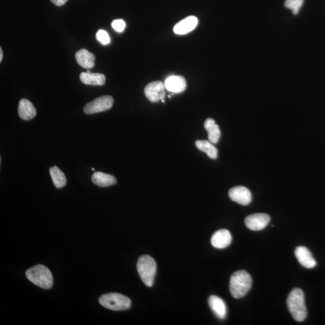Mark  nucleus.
Returning <instances> with one entry per match:
<instances>
[{
    "label": "nucleus",
    "instance_id": "obj_1",
    "mask_svg": "<svg viewBox=\"0 0 325 325\" xmlns=\"http://www.w3.org/2000/svg\"><path fill=\"white\" fill-rule=\"evenodd\" d=\"M252 278L244 270L234 272L230 278V290L231 295L236 299L243 297L248 293L252 286Z\"/></svg>",
    "mask_w": 325,
    "mask_h": 325
},
{
    "label": "nucleus",
    "instance_id": "obj_2",
    "mask_svg": "<svg viewBox=\"0 0 325 325\" xmlns=\"http://www.w3.org/2000/svg\"><path fill=\"white\" fill-rule=\"evenodd\" d=\"M287 304L288 309L294 320L303 321L306 319L307 311L303 290L298 288L291 290L287 297Z\"/></svg>",
    "mask_w": 325,
    "mask_h": 325
},
{
    "label": "nucleus",
    "instance_id": "obj_3",
    "mask_svg": "<svg viewBox=\"0 0 325 325\" xmlns=\"http://www.w3.org/2000/svg\"><path fill=\"white\" fill-rule=\"evenodd\" d=\"M26 274L29 281L42 289H49L53 286V277L51 271L42 264L30 268L27 270Z\"/></svg>",
    "mask_w": 325,
    "mask_h": 325
},
{
    "label": "nucleus",
    "instance_id": "obj_4",
    "mask_svg": "<svg viewBox=\"0 0 325 325\" xmlns=\"http://www.w3.org/2000/svg\"><path fill=\"white\" fill-rule=\"evenodd\" d=\"M137 272L143 283L152 287L157 271V264L153 257L148 255L140 256L137 263Z\"/></svg>",
    "mask_w": 325,
    "mask_h": 325
},
{
    "label": "nucleus",
    "instance_id": "obj_5",
    "mask_svg": "<svg viewBox=\"0 0 325 325\" xmlns=\"http://www.w3.org/2000/svg\"><path fill=\"white\" fill-rule=\"evenodd\" d=\"M99 303L107 309L114 311L128 310L132 305V302L128 297L118 293L103 294L99 297Z\"/></svg>",
    "mask_w": 325,
    "mask_h": 325
},
{
    "label": "nucleus",
    "instance_id": "obj_6",
    "mask_svg": "<svg viewBox=\"0 0 325 325\" xmlns=\"http://www.w3.org/2000/svg\"><path fill=\"white\" fill-rule=\"evenodd\" d=\"M113 98L110 96H103L93 100L84 107V112L90 115L99 112L106 111L113 106Z\"/></svg>",
    "mask_w": 325,
    "mask_h": 325
},
{
    "label": "nucleus",
    "instance_id": "obj_7",
    "mask_svg": "<svg viewBox=\"0 0 325 325\" xmlns=\"http://www.w3.org/2000/svg\"><path fill=\"white\" fill-rule=\"evenodd\" d=\"M165 86L162 82H154L146 86L144 92L151 102L156 103L165 98Z\"/></svg>",
    "mask_w": 325,
    "mask_h": 325
},
{
    "label": "nucleus",
    "instance_id": "obj_8",
    "mask_svg": "<svg viewBox=\"0 0 325 325\" xmlns=\"http://www.w3.org/2000/svg\"><path fill=\"white\" fill-rule=\"evenodd\" d=\"M270 220V217L268 214L256 213L247 216L244 220V223L247 229L251 230L260 231L265 229Z\"/></svg>",
    "mask_w": 325,
    "mask_h": 325
},
{
    "label": "nucleus",
    "instance_id": "obj_9",
    "mask_svg": "<svg viewBox=\"0 0 325 325\" xmlns=\"http://www.w3.org/2000/svg\"><path fill=\"white\" fill-rule=\"evenodd\" d=\"M230 199L242 206H247L252 201V195L248 189L243 186H236L229 190Z\"/></svg>",
    "mask_w": 325,
    "mask_h": 325
},
{
    "label": "nucleus",
    "instance_id": "obj_10",
    "mask_svg": "<svg viewBox=\"0 0 325 325\" xmlns=\"http://www.w3.org/2000/svg\"><path fill=\"white\" fill-rule=\"evenodd\" d=\"M294 254L298 261L302 266L307 269H312L316 266L317 263L309 249L304 246H298L294 251Z\"/></svg>",
    "mask_w": 325,
    "mask_h": 325
},
{
    "label": "nucleus",
    "instance_id": "obj_11",
    "mask_svg": "<svg viewBox=\"0 0 325 325\" xmlns=\"http://www.w3.org/2000/svg\"><path fill=\"white\" fill-rule=\"evenodd\" d=\"M232 241V236L230 231L223 229L217 231L211 239L212 246L217 249H223L229 246Z\"/></svg>",
    "mask_w": 325,
    "mask_h": 325
},
{
    "label": "nucleus",
    "instance_id": "obj_12",
    "mask_svg": "<svg viewBox=\"0 0 325 325\" xmlns=\"http://www.w3.org/2000/svg\"><path fill=\"white\" fill-rule=\"evenodd\" d=\"M198 20L194 16H190L180 21L174 27L173 32L177 35H186L196 28Z\"/></svg>",
    "mask_w": 325,
    "mask_h": 325
},
{
    "label": "nucleus",
    "instance_id": "obj_13",
    "mask_svg": "<svg viewBox=\"0 0 325 325\" xmlns=\"http://www.w3.org/2000/svg\"><path fill=\"white\" fill-rule=\"evenodd\" d=\"M165 88L169 92L175 93H182L186 88L185 79L182 76H172L166 80Z\"/></svg>",
    "mask_w": 325,
    "mask_h": 325
},
{
    "label": "nucleus",
    "instance_id": "obj_14",
    "mask_svg": "<svg viewBox=\"0 0 325 325\" xmlns=\"http://www.w3.org/2000/svg\"><path fill=\"white\" fill-rule=\"evenodd\" d=\"M18 111L20 118L26 120L34 118L37 113L35 106L27 99L20 100Z\"/></svg>",
    "mask_w": 325,
    "mask_h": 325
},
{
    "label": "nucleus",
    "instance_id": "obj_15",
    "mask_svg": "<svg viewBox=\"0 0 325 325\" xmlns=\"http://www.w3.org/2000/svg\"><path fill=\"white\" fill-rule=\"evenodd\" d=\"M209 306L220 319H225L227 316V307L224 301L217 296H210L209 298Z\"/></svg>",
    "mask_w": 325,
    "mask_h": 325
},
{
    "label": "nucleus",
    "instance_id": "obj_16",
    "mask_svg": "<svg viewBox=\"0 0 325 325\" xmlns=\"http://www.w3.org/2000/svg\"><path fill=\"white\" fill-rule=\"evenodd\" d=\"M77 62L86 69H91L95 65V55L86 49H82L76 54Z\"/></svg>",
    "mask_w": 325,
    "mask_h": 325
},
{
    "label": "nucleus",
    "instance_id": "obj_17",
    "mask_svg": "<svg viewBox=\"0 0 325 325\" xmlns=\"http://www.w3.org/2000/svg\"><path fill=\"white\" fill-rule=\"evenodd\" d=\"M80 79L83 83L87 85L103 86L106 83L105 75L99 73L82 72Z\"/></svg>",
    "mask_w": 325,
    "mask_h": 325
},
{
    "label": "nucleus",
    "instance_id": "obj_18",
    "mask_svg": "<svg viewBox=\"0 0 325 325\" xmlns=\"http://www.w3.org/2000/svg\"><path fill=\"white\" fill-rule=\"evenodd\" d=\"M92 181L96 185L102 187L112 186L117 182L115 177L102 172H96L93 173Z\"/></svg>",
    "mask_w": 325,
    "mask_h": 325
},
{
    "label": "nucleus",
    "instance_id": "obj_19",
    "mask_svg": "<svg viewBox=\"0 0 325 325\" xmlns=\"http://www.w3.org/2000/svg\"><path fill=\"white\" fill-rule=\"evenodd\" d=\"M204 127L208 132L209 141L213 144L218 142L221 133L215 121L212 118H208L204 123Z\"/></svg>",
    "mask_w": 325,
    "mask_h": 325
},
{
    "label": "nucleus",
    "instance_id": "obj_20",
    "mask_svg": "<svg viewBox=\"0 0 325 325\" xmlns=\"http://www.w3.org/2000/svg\"><path fill=\"white\" fill-rule=\"evenodd\" d=\"M195 145L197 149L206 153L210 159H217V149L212 142L207 140H197Z\"/></svg>",
    "mask_w": 325,
    "mask_h": 325
},
{
    "label": "nucleus",
    "instance_id": "obj_21",
    "mask_svg": "<svg viewBox=\"0 0 325 325\" xmlns=\"http://www.w3.org/2000/svg\"><path fill=\"white\" fill-rule=\"evenodd\" d=\"M49 173L51 176L54 184L57 188H62L66 184V176L58 167L53 166L49 169Z\"/></svg>",
    "mask_w": 325,
    "mask_h": 325
},
{
    "label": "nucleus",
    "instance_id": "obj_22",
    "mask_svg": "<svg viewBox=\"0 0 325 325\" xmlns=\"http://www.w3.org/2000/svg\"><path fill=\"white\" fill-rule=\"evenodd\" d=\"M304 0H286L284 5L286 8L291 9L294 15H297L304 4Z\"/></svg>",
    "mask_w": 325,
    "mask_h": 325
},
{
    "label": "nucleus",
    "instance_id": "obj_23",
    "mask_svg": "<svg viewBox=\"0 0 325 325\" xmlns=\"http://www.w3.org/2000/svg\"><path fill=\"white\" fill-rule=\"evenodd\" d=\"M96 38L98 41L103 45H108L110 42V38L108 33L104 30H98V32L96 33Z\"/></svg>",
    "mask_w": 325,
    "mask_h": 325
},
{
    "label": "nucleus",
    "instance_id": "obj_24",
    "mask_svg": "<svg viewBox=\"0 0 325 325\" xmlns=\"http://www.w3.org/2000/svg\"><path fill=\"white\" fill-rule=\"evenodd\" d=\"M112 26L116 32H122L124 30L126 24L122 19H115L112 22Z\"/></svg>",
    "mask_w": 325,
    "mask_h": 325
},
{
    "label": "nucleus",
    "instance_id": "obj_25",
    "mask_svg": "<svg viewBox=\"0 0 325 325\" xmlns=\"http://www.w3.org/2000/svg\"><path fill=\"white\" fill-rule=\"evenodd\" d=\"M53 4L58 6H62L64 5L68 2V0H51Z\"/></svg>",
    "mask_w": 325,
    "mask_h": 325
},
{
    "label": "nucleus",
    "instance_id": "obj_26",
    "mask_svg": "<svg viewBox=\"0 0 325 325\" xmlns=\"http://www.w3.org/2000/svg\"><path fill=\"white\" fill-rule=\"evenodd\" d=\"M3 57V50L1 48L0 49V62L2 61Z\"/></svg>",
    "mask_w": 325,
    "mask_h": 325
},
{
    "label": "nucleus",
    "instance_id": "obj_27",
    "mask_svg": "<svg viewBox=\"0 0 325 325\" xmlns=\"http://www.w3.org/2000/svg\"><path fill=\"white\" fill-rule=\"evenodd\" d=\"M86 72H88V73H91V72H90V71L89 69H88V70H87Z\"/></svg>",
    "mask_w": 325,
    "mask_h": 325
},
{
    "label": "nucleus",
    "instance_id": "obj_28",
    "mask_svg": "<svg viewBox=\"0 0 325 325\" xmlns=\"http://www.w3.org/2000/svg\"><path fill=\"white\" fill-rule=\"evenodd\" d=\"M92 170H95V169L94 168H92Z\"/></svg>",
    "mask_w": 325,
    "mask_h": 325
}]
</instances>
